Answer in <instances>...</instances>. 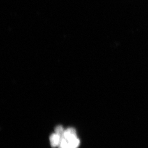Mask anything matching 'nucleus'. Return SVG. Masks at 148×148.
<instances>
[{
	"mask_svg": "<svg viewBox=\"0 0 148 148\" xmlns=\"http://www.w3.org/2000/svg\"><path fill=\"white\" fill-rule=\"evenodd\" d=\"M61 137L56 133H54L51 134L49 137V141L51 146L52 148L58 147L61 141Z\"/></svg>",
	"mask_w": 148,
	"mask_h": 148,
	"instance_id": "1",
	"label": "nucleus"
},
{
	"mask_svg": "<svg viewBox=\"0 0 148 148\" xmlns=\"http://www.w3.org/2000/svg\"><path fill=\"white\" fill-rule=\"evenodd\" d=\"M64 131H65V130H64V128L61 125H58V126H57L55 127V133L59 135L61 137V138H62V137H63Z\"/></svg>",
	"mask_w": 148,
	"mask_h": 148,
	"instance_id": "2",
	"label": "nucleus"
}]
</instances>
